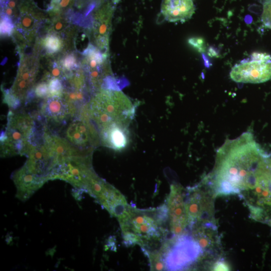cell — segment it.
Returning <instances> with one entry per match:
<instances>
[{
  "mask_svg": "<svg viewBox=\"0 0 271 271\" xmlns=\"http://www.w3.org/2000/svg\"><path fill=\"white\" fill-rule=\"evenodd\" d=\"M267 155L240 181L235 194L247 206L252 219L271 226V171Z\"/></svg>",
  "mask_w": 271,
  "mask_h": 271,
  "instance_id": "1",
  "label": "cell"
},
{
  "mask_svg": "<svg viewBox=\"0 0 271 271\" xmlns=\"http://www.w3.org/2000/svg\"><path fill=\"white\" fill-rule=\"evenodd\" d=\"M168 218V210L165 205L146 210L130 206L128 214L119 221L124 243L144 246L160 241L165 233L163 224Z\"/></svg>",
  "mask_w": 271,
  "mask_h": 271,
  "instance_id": "2",
  "label": "cell"
},
{
  "mask_svg": "<svg viewBox=\"0 0 271 271\" xmlns=\"http://www.w3.org/2000/svg\"><path fill=\"white\" fill-rule=\"evenodd\" d=\"M88 107L98 131L112 123L128 126L135 113V106L120 90H100L89 100Z\"/></svg>",
  "mask_w": 271,
  "mask_h": 271,
  "instance_id": "3",
  "label": "cell"
},
{
  "mask_svg": "<svg viewBox=\"0 0 271 271\" xmlns=\"http://www.w3.org/2000/svg\"><path fill=\"white\" fill-rule=\"evenodd\" d=\"M35 125L34 114L10 109L6 129L1 132V157L27 156L31 146L29 141Z\"/></svg>",
  "mask_w": 271,
  "mask_h": 271,
  "instance_id": "4",
  "label": "cell"
},
{
  "mask_svg": "<svg viewBox=\"0 0 271 271\" xmlns=\"http://www.w3.org/2000/svg\"><path fill=\"white\" fill-rule=\"evenodd\" d=\"M216 196L204 181L188 189L185 195V208L188 225L194 226L206 222L216 223L215 219L214 199Z\"/></svg>",
  "mask_w": 271,
  "mask_h": 271,
  "instance_id": "5",
  "label": "cell"
},
{
  "mask_svg": "<svg viewBox=\"0 0 271 271\" xmlns=\"http://www.w3.org/2000/svg\"><path fill=\"white\" fill-rule=\"evenodd\" d=\"M166 242L161 247L165 269L179 270L195 262L203 254L198 243L192 236L181 234Z\"/></svg>",
  "mask_w": 271,
  "mask_h": 271,
  "instance_id": "6",
  "label": "cell"
},
{
  "mask_svg": "<svg viewBox=\"0 0 271 271\" xmlns=\"http://www.w3.org/2000/svg\"><path fill=\"white\" fill-rule=\"evenodd\" d=\"M92 153L82 151L56 166L49 180H65L76 188L85 191L91 178L96 174L92 166Z\"/></svg>",
  "mask_w": 271,
  "mask_h": 271,
  "instance_id": "7",
  "label": "cell"
},
{
  "mask_svg": "<svg viewBox=\"0 0 271 271\" xmlns=\"http://www.w3.org/2000/svg\"><path fill=\"white\" fill-rule=\"evenodd\" d=\"M68 142L79 150L93 152L100 144L98 130L92 121L88 102L83 105L65 131Z\"/></svg>",
  "mask_w": 271,
  "mask_h": 271,
  "instance_id": "8",
  "label": "cell"
},
{
  "mask_svg": "<svg viewBox=\"0 0 271 271\" xmlns=\"http://www.w3.org/2000/svg\"><path fill=\"white\" fill-rule=\"evenodd\" d=\"M79 109L63 96L48 97L41 103L39 113L45 119L49 128L50 126H63L73 120Z\"/></svg>",
  "mask_w": 271,
  "mask_h": 271,
  "instance_id": "9",
  "label": "cell"
},
{
  "mask_svg": "<svg viewBox=\"0 0 271 271\" xmlns=\"http://www.w3.org/2000/svg\"><path fill=\"white\" fill-rule=\"evenodd\" d=\"M186 192L179 184H172L167 198L170 227L175 235L183 234L188 225L185 208Z\"/></svg>",
  "mask_w": 271,
  "mask_h": 271,
  "instance_id": "10",
  "label": "cell"
},
{
  "mask_svg": "<svg viewBox=\"0 0 271 271\" xmlns=\"http://www.w3.org/2000/svg\"><path fill=\"white\" fill-rule=\"evenodd\" d=\"M230 77L238 83L266 82L271 80V61L244 60L232 68Z\"/></svg>",
  "mask_w": 271,
  "mask_h": 271,
  "instance_id": "11",
  "label": "cell"
},
{
  "mask_svg": "<svg viewBox=\"0 0 271 271\" xmlns=\"http://www.w3.org/2000/svg\"><path fill=\"white\" fill-rule=\"evenodd\" d=\"M38 65L33 57L23 58L17 77L10 89L11 92L24 102L33 89L38 73Z\"/></svg>",
  "mask_w": 271,
  "mask_h": 271,
  "instance_id": "12",
  "label": "cell"
},
{
  "mask_svg": "<svg viewBox=\"0 0 271 271\" xmlns=\"http://www.w3.org/2000/svg\"><path fill=\"white\" fill-rule=\"evenodd\" d=\"M13 179L17 188V197L23 201L28 199L47 181L29 171L24 165L14 173Z\"/></svg>",
  "mask_w": 271,
  "mask_h": 271,
  "instance_id": "13",
  "label": "cell"
},
{
  "mask_svg": "<svg viewBox=\"0 0 271 271\" xmlns=\"http://www.w3.org/2000/svg\"><path fill=\"white\" fill-rule=\"evenodd\" d=\"M100 144L115 151L125 148L129 141L128 126L112 123L99 131Z\"/></svg>",
  "mask_w": 271,
  "mask_h": 271,
  "instance_id": "14",
  "label": "cell"
},
{
  "mask_svg": "<svg viewBox=\"0 0 271 271\" xmlns=\"http://www.w3.org/2000/svg\"><path fill=\"white\" fill-rule=\"evenodd\" d=\"M195 10L192 0L162 1L161 13L164 19L169 22H185L191 18Z\"/></svg>",
  "mask_w": 271,
  "mask_h": 271,
  "instance_id": "15",
  "label": "cell"
},
{
  "mask_svg": "<svg viewBox=\"0 0 271 271\" xmlns=\"http://www.w3.org/2000/svg\"><path fill=\"white\" fill-rule=\"evenodd\" d=\"M192 237L198 243L203 253H212L220 244L216 223L206 222L194 226Z\"/></svg>",
  "mask_w": 271,
  "mask_h": 271,
  "instance_id": "16",
  "label": "cell"
},
{
  "mask_svg": "<svg viewBox=\"0 0 271 271\" xmlns=\"http://www.w3.org/2000/svg\"><path fill=\"white\" fill-rule=\"evenodd\" d=\"M110 14H98L93 24L94 36L96 43L100 49H106L110 30Z\"/></svg>",
  "mask_w": 271,
  "mask_h": 271,
  "instance_id": "17",
  "label": "cell"
},
{
  "mask_svg": "<svg viewBox=\"0 0 271 271\" xmlns=\"http://www.w3.org/2000/svg\"><path fill=\"white\" fill-rule=\"evenodd\" d=\"M23 11L17 24V30L20 33H23L26 38L30 39L35 34V30L38 23V16L34 13Z\"/></svg>",
  "mask_w": 271,
  "mask_h": 271,
  "instance_id": "18",
  "label": "cell"
},
{
  "mask_svg": "<svg viewBox=\"0 0 271 271\" xmlns=\"http://www.w3.org/2000/svg\"><path fill=\"white\" fill-rule=\"evenodd\" d=\"M43 45L50 53H56L62 48V41L56 35L49 34L43 41Z\"/></svg>",
  "mask_w": 271,
  "mask_h": 271,
  "instance_id": "19",
  "label": "cell"
},
{
  "mask_svg": "<svg viewBox=\"0 0 271 271\" xmlns=\"http://www.w3.org/2000/svg\"><path fill=\"white\" fill-rule=\"evenodd\" d=\"M148 256L151 263V269L154 270H162L165 269L163 256L160 250L149 252Z\"/></svg>",
  "mask_w": 271,
  "mask_h": 271,
  "instance_id": "20",
  "label": "cell"
},
{
  "mask_svg": "<svg viewBox=\"0 0 271 271\" xmlns=\"http://www.w3.org/2000/svg\"><path fill=\"white\" fill-rule=\"evenodd\" d=\"M48 97L61 96L63 95L64 87L60 79L57 77H52L49 79Z\"/></svg>",
  "mask_w": 271,
  "mask_h": 271,
  "instance_id": "21",
  "label": "cell"
},
{
  "mask_svg": "<svg viewBox=\"0 0 271 271\" xmlns=\"http://www.w3.org/2000/svg\"><path fill=\"white\" fill-rule=\"evenodd\" d=\"M3 102L7 104L10 109L14 110L19 108L22 102L14 95L10 89H3Z\"/></svg>",
  "mask_w": 271,
  "mask_h": 271,
  "instance_id": "22",
  "label": "cell"
},
{
  "mask_svg": "<svg viewBox=\"0 0 271 271\" xmlns=\"http://www.w3.org/2000/svg\"><path fill=\"white\" fill-rule=\"evenodd\" d=\"M14 30V24L11 18L8 15L1 13V34L4 36H10Z\"/></svg>",
  "mask_w": 271,
  "mask_h": 271,
  "instance_id": "23",
  "label": "cell"
},
{
  "mask_svg": "<svg viewBox=\"0 0 271 271\" xmlns=\"http://www.w3.org/2000/svg\"><path fill=\"white\" fill-rule=\"evenodd\" d=\"M73 0H51L49 10L53 14H58L70 8Z\"/></svg>",
  "mask_w": 271,
  "mask_h": 271,
  "instance_id": "24",
  "label": "cell"
},
{
  "mask_svg": "<svg viewBox=\"0 0 271 271\" xmlns=\"http://www.w3.org/2000/svg\"><path fill=\"white\" fill-rule=\"evenodd\" d=\"M261 18L264 26L271 29V0H263V10Z\"/></svg>",
  "mask_w": 271,
  "mask_h": 271,
  "instance_id": "25",
  "label": "cell"
},
{
  "mask_svg": "<svg viewBox=\"0 0 271 271\" xmlns=\"http://www.w3.org/2000/svg\"><path fill=\"white\" fill-rule=\"evenodd\" d=\"M34 97L36 96L40 98H46L48 97L49 88L48 83L43 80L39 82L34 88H33Z\"/></svg>",
  "mask_w": 271,
  "mask_h": 271,
  "instance_id": "26",
  "label": "cell"
},
{
  "mask_svg": "<svg viewBox=\"0 0 271 271\" xmlns=\"http://www.w3.org/2000/svg\"><path fill=\"white\" fill-rule=\"evenodd\" d=\"M68 26L67 22L62 18H57L52 22L51 27V32L58 33L64 31Z\"/></svg>",
  "mask_w": 271,
  "mask_h": 271,
  "instance_id": "27",
  "label": "cell"
},
{
  "mask_svg": "<svg viewBox=\"0 0 271 271\" xmlns=\"http://www.w3.org/2000/svg\"><path fill=\"white\" fill-rule=\"evenodd\" d=\"M188 43L197 49L199 52L205 51L204 40L201 38H192L188 40Z\"/></svg>",
  "mask_w": 271,
  "mask_h": 271,
  "instance_id": "28",
  "label": "cell"
},
{
  "mask_svg": "<svg viewBox=\"0 0 271 271\" xmlns=\"http://www.w3.org/2000/svg\"><path fill=\"white\" fill-rule=\"evenodd\" d=\"M250 59L253 60L268 61H271V56L269 54L262 52H253L250 56Z\"/></svg>",
  "mask_w": 271,
  "mask_h": 271,
  "instance_id": "29",
  "label": "cell"
},
{
  "mask_svg": "<svg viewBox=\"0 0 271 271\" xmlns=\"http://www.w3.org/2000/svg\"><path fill=\"white\" fill-rule=\"evenodd\" d=\"M230 269L228 264L222 259L217 261L213 266V270H229Z\"/></svg>",
  "mask_w": 271,
  "mask_h": 271,
  "instance_id": "30",
  "label": "cell"
},
{
  "mask_svg": "<svg viewBox=\"0 0 271 271\" xmlns=\"http://www.w3.org/2000/svg\"><path fill=\"white\" fill-rule=\"evenodd\" d=\"M208 55L210 57H217L218 53L215 48L210 47L208 49Z\"/></svg>",
  "mask_w": 271,
  "mask_h": 271,
  "instance_id": "31",
  "label": "cell"
},
{
  "mask_svg": "<svg viewBox=\"0 0 271 271\" xmlns=\"http://www.w3.org/2000/svg\"><path fill=\"white\" fill-rule=\"evenodd\" d=\"M266 162H267V165L270 170L271 171V157H269V156H268L266 158Z\"/></svg>",
  "mask_w": 271,
  "mask_h": 271,
  "instance_id": "32",
  "label": "cell"
}]
</instances>
